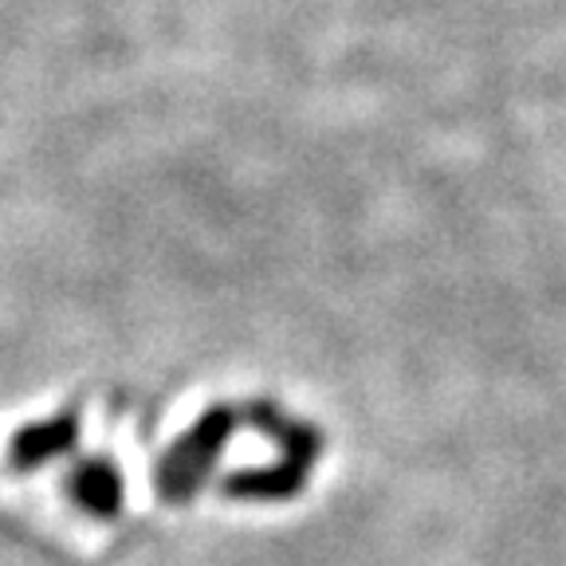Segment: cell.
<instances>
[{
    "label": "cell",
    "instance_id": "cell-1",
    "mask_svg": "<svg viewBox=\"0 0 566 566\" xmlns=\"http://www.w3.org/2000/svg\"><path fill=\"white\" fill-rule=\"evenodd\" d=\"M232 433V417L224 409H212L189 429L158 464V488L169 500H186L201 488V480L212 472V460L221 457L224 441Z\"/></svg>",
    "mask_w": 566,
    "mask_h": 566
},
{
    "label": "cell",
    "instance_id": "cell-2",
    "mask_svg": "<svg viewBox=\"0 0 566 566\" xmlns=\"http://www.w3.org/2000/svg\"><path fill=\"white\" fill-rule=\"evenodd\" d=\"M67 492L83 512L103 515V520L118 515V507H123V476L111 460H83L80 469L71 472Z\"/></svg>",
    "mask_w": 566,
    "mask_h": 566
},
{
    "label": "cell",
    "instance_id": "cell-3",
    "mask_svg": "<svg viewBox=\"0 0 566 566\" xmlns=\"http://www.w3.org/2000/svg\"><path fill=\"white\" fill-rule=\"evenodd\" d=\"M75 444V417H52V421L28 424L12 441V464L17 469H40L48 460L63 457Z\"/></svg>",
    "mask_w": 566,
    "mask_h": 566
},
{
    "label": "cell",
    "instance_id": "cell-4",
    "mask_svg": "<svg viewBox=\"0 0 566 566\" xmlns=\"http://www.w3.org/2000/svg\"><path fill=\"white\" fill-rule=\"evenodd\" d=\"M229 495H252V500H283L303 488V464H275L260 472H237L229 476Z\"/></svg>",
    "mask_w": 566,
    "mask_h": 566
}]
</instances>
